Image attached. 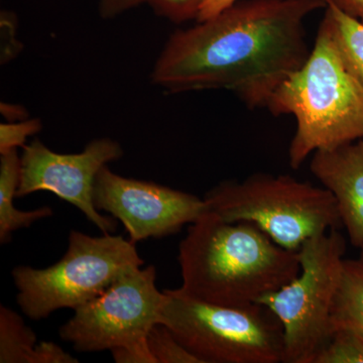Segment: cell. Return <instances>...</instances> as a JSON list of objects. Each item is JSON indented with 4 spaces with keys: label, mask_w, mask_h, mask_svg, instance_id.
Masks as SVG:
<instances>
[{
    "label": "cell",
    "mask_w": 363,
    "mask_h": 363,
    "mask_svg": "<svg viewBox=\"0 0 363 363\" xmlns=\"http://www.w3.org/2000/svg\"><path fill=\"white\" fill-rule=\"evenodd\" d=\"M326 0H238L174 33L150 80L169 93L228 90L247 108H267L309 58L305 21Z\"/></svg>",
    "instance_id": "cell-1"
},
{
    "label": "cell",
    "mask_w": 363,
    "mask_h": 363,
    "mask_svg": "<svg viewBox=\"0 0 363 363\" xmlns=\"http://www.w3.org/2000/svg\"><path fill=\"white\" fill-rule=\"evenodd\" d=\"M182 286L188 297L223 307H247L300 274L298 252L286 250L248 222L230 223L207 211L179 247Z\"/></svg>",
    "instance_id": "cell-2"
},
{
    "label": "cell",
    "mask_w": 363,
    "mask_h": 363,
    "mask_svg": "<svg viewBox=\"0 0 363 363\" xmlns=\"http://www.w3.org/2000/svg\"><path fill=\"white\" fill-rule=\"evenodd\" d=\"M272 116L295 117L289 164L297 169L315 152L363 138V87L344 64L327 16L304 65L269 100Z\"/></svg>",
    "instance_id": "cell-3"
},
{
    "label": "cell",
    "mask_w": 363,
    "mask_h": 363,
    "mask_svg": "<svg viewBox=\"0 0 363 363\" xmlns=\"http://www.w3.org/2000/svg\"><path fill=\"white\" fill-rule=\"evenodd\" d=\"M204 199L223 220L255 224L292 252L310 238L343 228L333 195L292 176L255 173L240 182L223 181Z\"/></svg>",
    "instance_id": "cell-4"
},
{
    "label": "cell",
    "mask_w": 363,
    "mask_h": 363,
    "mask_svg": "<svg viewBox=\"0 0 363 363\" xmlns=\"http://www.w3.org/2000/svg\"><path fill=\"white\" fill-rule=\"evenodd\" d=\"M159 323L201 363H283V325L266 306L223 307L164 291Z\"/></svg>",
    "instance_id": "cell-5"
},
{
    "label": "cell",
    "mask_w": 363,
    "mask_h": 363,
    "mask_svg": "<svg viewBox=\"0 0 363 363\" xmlns=\"http://www.w3.org/2000/svg\"><path fill=\"white\" fill-rule=\"evenodd\" d=\"M143 264L135 243L123 235L72 230L67 252L56 264L45 269L14 267L16 302L26 317L40 321L64 308L77 309Z\"/></svg>",
    "instance_id": "cell-6"
},
{
    "label": "cell",
    "mask_w": 363,
    "mask_h": 363,
    "mask_svg": "<svg viewBox=\"0 0 363 363\" xmlns=\"http://www.w3.org/2000/svg\"><path fill=\"white\" fill-rule=\"evenodd\" d=\"M346 238L332 229L303 243L301 271L292 281L260 298L284 328L283 363H315L330 340L331 311L342 276Z\"/></svg>",
    "instance_id": "cell-7"
},
{
    "label": "cell",
    "mask_w": 363,
    "mask_h": 363,
    "mask_svg": "<svg viewBox=\"0 0 363 363\" xmlns=\"http://www.w3.org/2000/svg\"><path fill=\"white\" fill-rule=\"evenodd\" d=\"M156 267L135 269L105 292L74 310L60 327V338L78 352H99L147 342L160 322L164 294L157 290Z\"/></svg>",
    "instance_id": "cell-8"
},
{
    "label": "cell",
    "mask_w": 363,
    "mask_h": 363,
    "mask_svg": "<svg viewBox=\"0 0 363 363\" xmlns=\"http://www.w3.org/2000/svg\"><path fill=\"white\" fill-rule=\"evenodd\" d=\"M93 202L99 211L123 224L133 243L179 233L209 211L204 198L154 182L126 178L107 166L95 180Z\"/></svg>",
    "instance_id": "cell-9"
},
{
    "label": "cell",
    "mask_w": 363,
    "mask_h": 363,
    "mask_svg": "<svg viewBox=\"0 0 363 363\" xmlns=\"http://www.w3.org/2000/svg\"><path fill=\"white\" fill-rule=\"evenodd\" d=\"M123 156V147L111 138L91 140L78 154H58L40 140H33L21 152L16 198L40 191L54 193L78 208L102 233L111 234L116 228L114 217L100 213L93 202V190L100 169Z\"/></svg>",
    "instance_id": "cell-10"
},
{
    "label": "cell",
    "mask_w": 363,
    "mask_h": 363,
    "mask_svg": "<svg viewBox=\"0 0 363 363\" xmlns=\"http://www.w3.org/2000/svg\"><path fill=\"white\" fill-rule=\"evenodd\" d=\"M310 171L335 198L353 247H363V138L312 155Z\"/></svg>",
    "instance_id": "cell-11"
},
{
    "label": "cell",
    "mask_w": 363,
    "mask_h": 363,
    "mask_svg": "<svg viewBox=\"0 0 363 363\" xmlns=\"http://www.w3.org/2000/svg\"><path fill=\"white\" fill-rule=\"evenodd\" d=\"M61 346L38 343L37 335L18 313L0 306V363H78Z\"/></svg>",
    "instance_id": "cell-12"
},
{
    "label": "cell",
    "mask_w": 363,
    "mask_h": 363,
    "mask_svg": "<svg viewBox=\"0 0 363 363\" xmlns=\"http://www.w3.org/2000/svg\"><path fill=\"white\" fill-rule=\"evenodd\" d=\"M21 156L18 150L0 157V242L6 245L13 233L28 228L40 219L54 215L51 207L45 206L30 211H21L14 207L13 200L21 181Z\"/></svg>",
    "instance_id": "cell-13"
},
{
    "label": "cell",
    "mask_w": 363,
    "mask_h": 363,
    "mask_svg": "<svg viewBox=\"0 0 363 363\" xmlns=\"http://www.w3.org/2000/svg\"><path fill=\"white\" fill-rule=\"evenodd\" d=\"M350 328L363 333V247L357 259H344L342 276L331 311V331Z\"/></svg>",
    "instance_id": "cell-14"
},
{
    "label": "cell",
    "mask_w": 363,
    "mask_h": 363,
    "mask_svg": "<svg viewBox=\"0 0 363 363\" xmlns=\"http://www.w3.org/2000/svg\"><path fill=\"white\" fill-rule=\"evenodd\" d=\"M324 11L346 68L363 87L362 21L345 13L335 0H326Z\"/></svg>",
    "instance_id": "cell-15"
},
{
    "label": "cell",
    "mask_w": 363,
    "mask_h": 363,
    "mask_svg": "<svg viewBox=\"0 0 363 363\" xmlns=\"http://www.w3.org/2000/svg\"><path fill=\"white\" fill-rule=\"evenodd\" d=\"M315 363H363V333L336 329Z\"/></svg>",
    "instance_id": "cell-16"
},
{
    "label": "cell",
    "mask_w": 363,
    "mask_h": 363,
    "mask_svg": "<svg viewBox=\"0 0 363 363\" xmlns=\"http://www.w3.org/2000/svg\"><path fill=\"white\" fill-rule=\"evenodd\" d=\"M147 344L157 363H201L164 324L157 323L150 329Z\"/></svg>",
    "instance_id": "cell-17"
},
{
    "label": "cell",
    "mask_w": 363,
    "mask_h": 363,
    "mask_svg": "<svg viewBox=\"0 0 363 363\" xmlns=\"http://www.w3.org/2000/svg\"><path fill=\"white\" fill-rule=\"evenodd\" d=\"M205 0H149L147 4L160 18L174 23L197 21Z\"/></svg>",
    "instance_id": "cell-18"
},
{
    "label": "cell",
    "mask_w": 363,
    "mask_h": 363,
    "mask_svg": "<svg viewBox=\"0 0 363 363\" xmlns=\"http://www.w3.org/2000/svg\"><path fill=\"white\" fill-rule=\"evenodd\" d=\"M42 123L39 119H28L21 123H1L0 125V154L18 150L26 145L30 136L39 133Z\"/></svg>",
    "instance_id": "cell-19"
},
{
    "label": "cell",
    "mask_w": 363,
    "mask_h": 363,
    "mask_svg": "<svg viewBox=\"0 0 363 363\" xmlns=\"http://www.w3.org/2000/svg\"><path fill=\"white\" fill-rule=\"evenodd\" d=\"M117 363H157L147 342L114 348L111 351Z\"/></svg>",
    "instance_id": "cell-20"
},
{
    "label": "cell",
    "mask_w": 363,
    "mask_h": 363,
    "mask_svg": "<svg viewBox=\"0 0 363 363\" xmlns=\"http://www.w3.org/2000/svg\"><path fill=\"white\" fill-rule=\"evenodd\" d=\"M149 0H98V11L104 20H112Z\"/></svg>",
    "instance_id": "cell-21"
},
{
    "label": "cell",
    "mask_w": 363,
    "mask_h": 363,
    "mask_svg": "<svg viewBox=\"0 0 363 363\" xmlns=\"http://www.w3.org/2000/svg\"><path fill=\"white\" fill-rule=\"evenodd\" d=\"M238 0H205L200 9L197 21H206L212 16H216L222 11L235 4Z\"/></svg>",
    "instance_id": "cell-22"
},
{
    "label": "cell",
    "mask_w": 363,
    "mask_h": 363,
    "mask_svg": "<svg viewBox=\"0 0 363 363\" xmlns=\"http://www.w3.org/2000/svg\"><path fill=\"white\" fill-rule=\"evenodd\" d=\"M335 2L345 13L363 23V0H335Z\"/></svg>",
    "instance_id": "cell-23"
},
{
    "label": "cell",
    "mask_w": 363,
    "mask_h": 363,
    "mask_svg": "<svg viewBox=\"0 0 363 363\" xmlns=\"http://www.w3.org/2000/svg\"><path fill=\"white\" fill-rule=\"evenodd\" d=\"M2 105H4V104H2ZM4 106H6V108L9 109V111H11V105L4 104ZM18 106H13L14 111H16V109H18ZM13 116H16V119H21V117L20 116L21 114L16 113V112H14Z\"/></svg>",
    "instance_id": "cell-24"
}]
</instances>
